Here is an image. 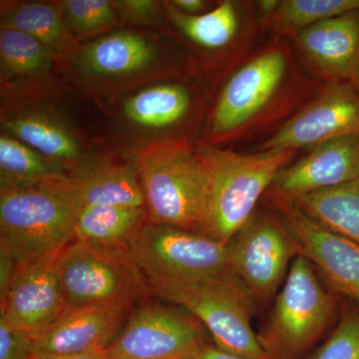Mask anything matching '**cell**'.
I'll return each instance as SVG.
<instances>
[{
    "label": "cell",
    "mask_w": 359,
    "mask_h": 359,
    "mask_svg": "<svg viewBox=\"0 0 359 359\" xmlns=\"http://www.w3.org/2000/svg\"><path fill=\"white\" fill-rule=\"evenodd\" d=\"M301 254L299 240L276 209H257L226 244V266L257 304L271 301Z\"/></svg>",
    "instance_id": "8"
},
{
    "label": "cell",
    "mask_w": 359,
    "mask_h": 359,
    "mask_svg": "<svg viewBox=\"0 0 359 359\" xmlns=\"http://www.w3.org/2000/svg\"><path fill=\"white\" fill-rule=\"evenodd\" d=\"M290 204L327 230L359 245V177Z\"/></svg>",
    "instance_id": "24"
},
{
    "label": "cell",
    "mask_w": 359,
    "mask_h": 359,
    "mask_svg": "<svg viewBox=\"0 0 359 359\" xmlns=\"http://www.w3.org/2000/svg\"><path fill=\"white\" fill-rule=\"evenodd\" d=\"M116 11L132 22L150 25L159 20L160 4L153 0H122L112 1Z\"/></svg>",
    "instance_id": "31"
},
{
    "label": "cell",
    "mask_w": 359,
    "mask_h": 359,
    "mask_svg": "<svg viewBox=\"0 0 359 359\" xmlns=\"http://www.w3.org/2000/svg\"><path fill=\"white\" fill-rule=\"evenodd\" d=\"M153 294L186 309L204 325L221 351L252 359H271L252 328L257 302L226 268L200 280L151 285Z\"/></svg>",
    "instance_id": "5"
},
{
    "label": "cell",
    "mask_w": 359,
    "mask_h": 359,
    "mask_svg": "<svg viewBox=\"0 0 359 359\" xmlns=\"http://www.w3.org/2000/svg\"><path fill=\"white\" fill-rule=\"evenodd\" d=\"M135 167L149 223L202 233L209 176L195 146L159 142L138 153Z\"/></svg>",
    "instance_id": "4"
},
{
    "label": "cell",
    "mask_w": 359,
    "mask_h": 359,
    "mask_svg": "<svg viewBox=\"0 0 359 359\" xmlns=\"http://www.w3.org/2000/svg\"><path fill=\"white\" fill-rule=\"evenodd\" d=\"M69 177V169L62 163L42 155L13 137L1 133L0 189L28 188Z\"/></svg>",
    "instance_id": "25"
},
{
    "label": "cell",
    "mask_w": 359,
    "mask_h": 359,
    "mask_svg": "<svg viewBox=\"0 0 359 359\" xmlns=\"http://www.w3.org/2000/svg\"><path fill=\"white\" fill-rule=\"evenodd\" d=\"M183 359H252L221 351L212 342L203 344Z\"/></svg>",
    "instance_id": "33"
},
{
    "label": "cell",
    "mask_w": 359,
    "mask_h": 359,
    "mask_svg": "<svg viewBox=\"0 0 359 359\" xmlns=\"http://www.w3.org/2000/svg\"><path fill=\"white\" fill-rule=\"evenodd\" d=\"M1 28L18 30L39 40L56 57L65 55L75 45L63 20L60 7L45 2H20L6 6L1 11Z\"/></svg>",
    "instance_id": "26"
},
{
    "label": "cell",
    "mask_w": 359,
    "mask_h": 359,
    "mask_svg": "<svg viewBox=\"0 0 359 359\" xmlns=\"http://www.w3.org/2000/svg\"><path fill=\"white\" fill-rule=\"evenodd\" d=\"M294 231L301 254L308 257L330 292L359 306V245L321 226L290 203L269 205Z\"/></svg>",
    "instance_id": "15"
},
{
    "label": "cell",
    "mask_w": 359,
    "mask_h": 359,
    "mask_svg": "<svg viewBox=\"0 0 359 359\" xmlns=\"http://www.w3.org/2000/svg\"><path fill=\"white\" fill-rule=\"evenodd\" d=\"M195 151L207 168L209 199L202 233L226 245L264 199L276 177L299 151L242 154L199 142Z\"/></svg>",
    "instance_id": "3"
},
{
    "label": "cell",
    "mask_w": 359,
    "mask_h": 359,
    "mask_svg": "<svg viewBox=\"0 0 359 359\" xmlns=\"http://www.w3.org/2000/svg\"><path fill=\"white\" fill-rule=\"evenodd\" d=\"M150 285L200 280L226 266V245L198 231L148 223L128 245Z\"/></svg>",
    "instance_id": "10"
},
{
    "label": "cell",
    "mask_w": 359,
    "mask_h": 359,
    "mask_svg": "<svg viewBox=\"0 0 359 359\" xmlns=\"http://www.w3.org/2000/svg\"><path fill=\"white\" fill-rule=\"evenodd\" d=\"M18 263L6 252H0V302L6 299L18 269Z\"/></svg>",
    "instance_id": "32"
},
{
    "label": "cell",
    "mask_w": 359,
    "mask_h": 359,
    "mask_svg": "<svg viewBox=\"0 0 359 359\" xmlns=\"http://www.w3.org/2000/svg\"><path fill=\"white\" fill-rule=\"evenodd\" d=\"M55 54L39 40L18 30H0L1 83L44 84L51 76Z\"/></svg>",
    "instance_id": "23"
},
{
    "label": "cell",
    "mask_w": 359,
    "mask_h": 359,
    "mask_svg": "<svg viewBox=\"0 0 359 359\" xmlns=\"http://www.w3.org/2000/svg\"><path fill=\"white\" fill-rule=\"evenodd\" d=\"M1 127L2 133L62 163L70 173L84 162L76 133L53 111L37 107L11 111L2 116Z\"/></svg>",
    "instance_id": "20"
},
{
    "label": "cell",
    "mask_w": 359,
    "mask_h": 359,
    "mask_svg": "<svg viewBox=\"0 0 359 359\" xmlns=\"http://www.w3.org/2000/svg\"><path fill=\"white\" fill-rule=\"evenodd\" d=\"M163 7L180 35L199 51L205 65L219 70L224 80L259 48L257 43L264 37L252 0H223L199 15L183 13L171 1Z\"/></svg>",
    "instance_id": "9"
},
{
    "label": "cell",
    "mask_w": 359,
    "mask_h": 359,
    "mask_svg": "<svg viewBox=\"0 0 359 359\" xmlns=\"http://www.w3.org/2000/svg\"><path fill=\"white\" fill-rule=\"evenodd\" d=\"M358 177L359 135L341 137L309 149L306 155L283 168L264 200L269 205L294 203Z\"/></svg>",
    "instance_id": "14"
},
{
    "label": "cell",
    "mask_w": 359,
    "mask_h": 359,
    "mask_svg": "<svg viewBox=\"0 0 359 359\" xmlns=\"http://www.w3.org/2000/svg\"><path fill=\"white\" fill-rule=\"evenodd\" d=\"M57 256L18 264L11 289L0 302V318L32 341L66 309L56 273Z\"/></svg>",
    "instance_id": "16"
},
{
    "label": "cell",
    "mask_w": 359,
    "mask_h": 359,
    "mask_svg": "<svg viewBox=\"0 0 359 359\" xmlns=\"http://www.w3.org/2000/svg\"><path fill=\"white\" fill-rule=\"evenodd\" d=\"M359 135V87L321 83L318 94L254 152L301 151L334 139Z\"/></svg>",
    "instance_id": "12"
},
{
    "label": "cell",
    "mask_w": 359,
    "mask_h": 359,
    "mask_svg": "<svg viewBox=\"0 0 359 359\" xmlns=\"http://www.w3.org/2000/svg\"><path fill=\"white\" fill-rule=\"evenodd\" d=\"M306 359H359V306L346 304L332 334Z\"/></svg>",
    "instance_id": "29"
},
{
    "label": "cell",
    "mask_w": 359,
    "mask_h": 359,
    "mask_svg": "<svg viewBox=\"0 0 359 359\" xmlns=\"http://www.w3.org/2000/svg\"><path fill=\"white\" fill-rule=\"evenodd\" d=\"M81 210L70 177L0 189V252L18 264L57 256L75 240Z\"/></svg>",
    "instance_id": "2"
},
{
    "label": "cell",
    "mask_w": 359,
    "mask_h": 359,
    "mask_svg": "<svg viewBox=\"0 0 359 359\" xmlns=\"http://www.w3.org/2000/svg\"><path fill=\"white\" fill-rule=\"evenodd\" d=\"M34 359H109L107 348L99 349L91 353L72 354V355H36Z\"/></svg>",
    "instance_id": "35"
},
{
    "label": "cell",
    "mask_w": 359,
    "mask_h": 359,
    "mask_svg": "<svg viewBox=\"0 0 359 359\" xmlns=\"http://www.w3.org/2000/svg\"><path fill=\"white\" fill-rule=\"evenodd\" d=\"M109 359H137V358H125V356H119V358H109Z\"/></svg>",
    "instance_id": "36"
},
{
    "label": "cell",
    "mask_w": 359,
    "mask_h": 359,
    "mask_svg": "<svg viewBox=\"0 0 359 359\" xmlns=\"http://www.w3.org/2000/svg\"><path fill=\"white\" fill-rule=\"evenodd\" d=\"M289 42L304 70L320 83L359 87V7L320 21Z\"/></svg>",
    "instance_id": "13"
},
{
    "label": "cell",
    "mask_w": 359,
    "mask_h": 359,
    "mask_svg": "<svg viewBox=\"0 0 359 359\" xmlns=\"http://www.w3.org/2000/svg\"><path fill=\"white\" fill-rule=\"evenodd\" d=\"M339 297L318 278L308 257L299 254L290 266L268 323L257 334L271 359H304L337 316Z\"/></svg>",
    "instance_id": "6"
},
{
    "label": "cell",
    "mask_w": 359,
    "mask_h": 359,
    "mask_svg": "<svg viewBox=\"0 0 359 359\" xmlns=\"http://www.w3.org/2000/svg\"><path fill=\"white\" fill-rule=\"evenodd\" d=\"M126 121L146 131L179 133L191 142L189 134L200 120L201 101L183 82H163L139 90L122 106Z\"/></svg>",
    "instance_id": "18"
},
{
    "label": "cell",
    "mask_w": 359,
    "mask_h": 359,
    "mask_svg": "<svg viewBox=\"0 0 359 359\" xmlns=\"http://www.w3.org/2000/svg\"><path fill=\"white\" fill-rule=\"evenodd\" d=\"M287 40L269 41L224 80L205 121L212 146L271 136L318 94Z\"/></svg>",
    "instance_id": "1"
},
{
    "label": "cell",
    "mask_w": 359,
    "mask_h": 359,
    "mask_svg": "<svg viewBox=\"0 0 359 359\" xmlns=\"http://www.w3.org/2000/svg\"><path fill=\"white\" fill-rule=\"evenodd\" d=\"M171 2L177 9L188 15H199L205 13V8L210 4L209 1H205V0H174Z\"/></svg>",
    "instance_id": "34"
},
{
    "label": "cell",
    "mask_w": 359,
    "mask_h": 359,
    "mask_svg": "<svg viewBox=\"0 0 359 359\" xmlns=\"http://www.w3.org/2000/svg\"><path fill=\"white\" fill-rule=\"evenodd\" d=\"M148 223L145 207L86 205L80 211L75 240L106 248H128L130 241Z\"/></svg>",
    "instance_id": "22"
},
{
    "label": "cell",
    "mask_w": 359,
    "mask_h": 359,
    "mask_svg": "<svg viewBox=\"0 0 359 359\" xmlns=\"http://www.w3.org/2000/svg\"><path fill=\"white\" fill-rule=\"evenodd\" d=\"M358 7L359 0H280L263 26L264 37L269 41H289L302 30Z\"/></svg>",
    "instance_id": "27"
},
{
    "label": "cell",
    "mask_w": 359,
    "mask_h": 359,
    "mask_svg": "<svg viewBox=\"0 0 359 359\" xmlns=\"http://www.w3.org/2000/svg\"><path fill=\"white\" fill-rule=\"evenodd\" d=\"M130 309L107 306L66 308L33 340L36 355H72L106 349L128 320Z\"/></svg>",
    "instance_id": "17"
},
{
    "label": "cell",
    "mask_w": 359,
    "mask_h": 359,
    "mask_svg": "<svg viewBox=\"0 0 359 359\" xmlns=\"http://www.w3.org/2000/svg\"><path fill=\"white\" fill-rule=\"evenodd\" d=\"M82 209L86 205L145 207L136 167L110 161L83 162L70 173Z\"/></svg>",
    "instance_id": "21"
},
{
    "label": "cell",
    "mask_w": 359,
    "mask_h": 359,
    "mask_svg": "<svg viewBox=\"0 0 359 359\" xmlns=\"http://www.w3.org/2000/svg\"><path fill=\"white\" fill-rule=\"evenodd\" d=\"M160 52L154 42L132 32H115L90 42L78 53V69L97 79L123 80L156 65Z\"/></svg>",
    "instance_id": "19"
},
{
    "label": "cell",
    "mask_w": 359,
    "mask_h": 359,
    "mask_svg": "<svg viewBox=\"0 0 359 359\" xmlns=\"http://www.w3.org/2000/svg\"><path fill=\"white\" fill-rule=\"evenodd\" d=\"M204 325L180 306L144 304L107 347L109 358L183 359L211 342Z\"/></svg>",
    "instance_id": "11"
},
{
    "label": "cell",
    "mask_w": 359,
    "mask_h": 359,
    "mask_svg": "<svg viewBox=\"0 0 359 359\" xmlns=\"http://www.w3.org/2000/svg\"><path fill=\"white\" fill-rule=\"evenodd\" d=\"M32 340L0 318V359H34Z\"/></svg>",
    "instance_id": "30"
},
{
    "label": "cell",
    "mask_w": 359,
    "mask_h": 359,
    "mask_svg": "<svg viewBox=\"0 0 359 359\" xmlns=\"http://www.w3.org/2000/svg\"><path fill=\"white\" fill-rule=\"evenodd\" d=\"M56 273L66 308L118 306L131 309L152 294L147 276L128 248H106L73 241L59 252Z\"/></svg>",
    "instance_id": "7"
},
{
    "label": "cell",
    "mask_w": 359,
    "mask_h": 359,
    "mask_svg": "<svg viewBox=\"0 0 359 359\" xmlns=\"http://www.w3.org/2000/svg\"><path fill=\"white\" fill-rule=\"evenodd\" d=\"M59 7L66 27L77 34H97L117 23V11L107 0H65Z\"/></svg>",
    "instance_id": "28"
}]
</instances>
